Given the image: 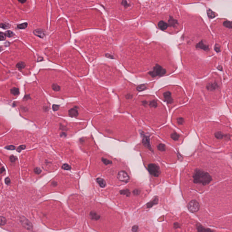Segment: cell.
I'll return each instance as SVG.
<instances>
[{
  "instance_id": "cell-7",
  "label": "cell",
  "mask_w": 232,
  "mask_h": 232,
  "mask_svg": "<svg viewBox=\"0 0 232 232\" xmlns=\"http://www.w3.org/2000/svg\"><path fill=\"white\" fill-rule=\"evenodd\" d=\"M158 26L160 29L162 31H165L168 27V24L163 21H161L158 24Z\"/></svg>"
},
{
  "instance_id": "cell-23",
  "label": "cell",
  "mask_w": 232,
  "mask_h": 232,
  "mask_svg": "<svg viewBox=\"0 0 232 232\" xmlns=\"http://www.w3.org/2000/svg\"><path fill=\"white\" fill-rule=\"evenodd\" d=\"M34 172L37 174H39L40 173H41V170L39 168H35L34 169Z\"/></svg>"
},
{
  "instance_id": "cell-16",
  "label": "cell",
  "mask_w": 232,
  "mask_h": 232,
  "mask_svg": "<svg viewBox=\"0 0 232 232\" xmlns=\"http://www.w3.org/2000/svg\"><path fill=\"white\" fill-rule=\"evenodd\" d=\"M69 114L72 117L76 116L77 114V110L75 108L69 111Z\"/></svg>"
},
{
  "instance_id": "cell-1",
  "label": "cell",
  "mask_w": 232,
  "mask_h": 232,
  "mask_svg": "<svg viewBox=\"0 0 232 232\" xmlns=\"http://www.w3.org/2000/svg\"><path fill=\"white\" fill-rule=\"evenodd\" d=\"M191 180L194 185L204 186L209 185L213 181V177L208 170L203 168H196L192 173Z\"/></svg>"
},
{
  "instance_id": "cell-6",
  "label": "cell",
  "mask_w": 232,
  "mask_h": 232,
  "mask_svg": "<svg viewBox=\"0 0 232 232\" xmlns=\"http://www.w3.org/2000/svg\"><path fill=\"white\" fill-rule=\"evenodd\" d=\"M34 34L40 38H44L45 35V32L42 29H36L34 31Z\"/></svg>"
},
{
  "instance_id": "cell-21",
  "label": "cell",
  "mask_w": 232,
  "mask_h": 232,
  "mask_svg": "<svg viewBox=\"0 0 232 232\" xmlns=\"http://www.w3.org/2000/svg\"><path fill=\"white\" fill-rule=\"evenodd\" d=\"M6 39L5 34L2 32H0V40H4Z\"/></svg>"
},
{
  "instance_id": "cell-19",
  "label": "cell",
  "mask_w": 232,
  "mask_h": 232,
  "mask_svg": "<svg viewBox=\"0 0 232 232\" xmlns=\"http://www.w3.org/2000/svg\"><path fill=\"white\" fill-rule=\"evenodd\" d=\"M5 34L6 36L8 37H9V38H10L11 37L13 36V35H14V34L13 33V32H11L10 31H8L7 32H5Z\"/></svg>"
},
{
  "instance_id": "cell-5",
  "label": "cell",
  "mask_w": 232,
  "mask_h": 232,
  "mask_svg": "<svg viewBox=\"0 0 232 232\" xmlns=\"http://www.w3.org/2000/svg\"><path fill=\"white\" fill-rule=\"evenodd\" d=\"M207 88L210 91H214L219 89V85L215 82L211 83L207 85Z\"/></svg>"
},
{
  "instance_id": "cell-13",
  "label": "cell",
  "mask_w": 232,
  "mask_h": 232,
  "mask_svg": "<svg viewBox=\"0 0 232 232\" xmlns=\"http://www.w3.org/2000/svg\"><path fill=\"white\" fill-rule=\"evenodd\" d=\"M26 66V65L25 63L23 62H20L16 65V67L20 70H22L25 68Z\"/></svg>"
},
{
  "instance_id": "cell-27",
  "label": "cell",
  "mask_w": 232,
  "mask_h": 232,
  "mask_svg": "<svg viewBox=\"0 0 232 232\" xmlns=\"http://www.w3.org/2000/svg\"><path fill=\"white\" fill-rule=\"evenodd\" d=\"M18 0L19 2H20L21 3H24L25 2H26V0Z\"/></svg>"
},
{
  "instance_id": "cell-2",
  "label": "cell",
  "mask_w": 232,
  "mask_h": 232,
  "mask_svg": "<svg viewBox=\"0 0 232 232\" xmlns=\"http://www.w3.org/2000/svg\"><path fill=\"white\" fill-rule=\"evenodd\" d=\"M149 171L153 176L157 177L160 174V169L158 166L155 163H151L148 165Z\"/></svg>"
},
{
  "instance_id": "cell-28",
  "label": "cell",
  "mask_w": 232,
  "mask_h": 232,
  "mask_svg": "<svg viewBox=\"0 0 232 232\" xmlns=\"http://www.w3.org/2000/svg\"><path fill=\"white\" fill-rule=\"evenodd\" d=\"M215 50H216L217 51H219V49H220V48H219V47H218V45H216L215 46Z\"/></svg>"
},
{
  "instance_id": "cell-25",
  "label": "cell",
  "mask_w": 232,
  "mask_h": 232,
  "mask_svg": "<svg viewBox=\"0 0 232 232\" xmlns=\"http://www.w3.org/2000/svg\"><path fill=\"white\" fill-rule=\"evenodd\" d=\"M16 157L13 156H12L10 157V160L11 162H15L16 160Z\"/></svg>"
},
{
  "instance_id": "cell-18",
  "label": "cell",
  "mask_w": 232,
  "mask_h": 232,
  "mask_svg": "<svg viewBox=\"0 0 232 232\" xmlns=\"http://www.w3.org/2000/svg\"><path fill=\"white\" fill-rule=\"evenodd\" d=\"M6 220L5 218L2 216L0 217V226H2L5 224Z\"/></svg>"
},
{
  "instance_id": "cell-24",
  "label": "cell",
  "mask_w": 232,
  "mask_h": 232,
  "mask_svg": "<svg viewBox=\"0 0 232 232\" xmlns=\"http://www.w3.org/2000/svg\"><path fill=\"white\" fill-rule=\"evenodd\" d=\"M5 148L6 149H8V150H13L15 149V147L13 146L12 145H11V146H6Z\"/></svg>"
},
{
  "instance_id": "cell-17",
  "label": "cell",
  "mask_w": 232,
  "mask_h": 232,
  "mask_svg": "<svg viewBox=\"0 0 232 232\" xmlns=\"http://www.w3.org/2000/svg\"><path fill=\"white\" fill-rule=\"evenodd\" d=\"M27 26H28V24L27 23H24L18 25L17 26V27L20 29H25L26 28Z\"/></svg>"
},
{
  "instance_id": "cell-8",
  "label": "cell",
  "mask_w": 232,
  "mask_h": 232,
  "mask_svg": "<svg viewBox=\"0 0 232 232\" xmlns=\"http://www.w3.org/2000/svg\"><path fill=\"white\" fill-rule=\"evenodd\" d=\"M21 223L26 229L29 230L32 229V224L27 220L25 219H21Z\"/></svg>"
},
{
  "instance_id": "cell-15",
  "label": "cell",
  "mask_w": 232,
  "mask_h": 232,
  "mask_svg": "<svg viewBox=\"0 0 232 232\" xmlns=\"http://www.w3.org/2000/svg\"><path fill=\"white\" fill-rule=\"evenodd\" d=\"M122 5L125 8H128L130 6V4L128 3L127 0H123L122 1Z\"/></svg>"
},
{
  "instance_id": "cell-14",
  "label": "cell",
  "mask_w": 232,
  "mask_h": 232,
  "mask_svg": "<svg viewBox=\"0 0 232 232\" xmlns=\"http://www.w3.org/2000/svg\"><path fill=\"white\" fill-rule=\"evenodd\" d=\"M223 25L226 28L230 29H232V24H231V21H224L223 23Z\"/></svg>"
},
{
  "instance_id": "cell-26",
  "label": "cell",
  "mask_w": 232,
  "mask_h": 232,
  "mask_svg": "<svg viewBox=\"0 0 232 232\" xmlns=\"http://www.w3.org/2000/svg\"><path fill=\"white\" fill-rule=\"evenodd\" d=\"M5 182L7 185H9L10 182H11V180H10V179L9 178H6L5 179Z\"/></svg>"
},
{
  "instance_id": "cell-20",
  "label": "cell",
  "mask_w": 232,
  "mask_h": 232,
  "mask_svg": "<svg viewBox=\"0 0 232 232\" xmlns=\"http://www.w3.org/2000/svg\"><path fill=\"white\" fill-rule=\"evenodd\" d=\"M0 27L4 29H7L10 27V26L8 24L2 23L0 24Z\"/></svg>"
},
{
  "instance_id": "cell-11",
  "label": "cell",
  "mask_w": 232,
  "mask_h": 232,
  "mask_svg": "<svg viewBox=\"0 0 232 232\" xmlns=\"http://www.w3.org/2000/svg\"><path fill=\"white\" fill-rule=\"evenodd\" d=\"M97 181L98 183L99 184V185L102 187H104L106 185V183L105 182L104 180L101 179V178L97 179Z\"/></svg>"
},
{
  "instance_id": "cell-12",
  "label": "cell",
  "mask_w": 232,
  "mask_h": 232,
  "mask_svg": "<svg viewBox=\"0 0 232 232\" xmlns=\"http://www.w3.org/2000/svg\"><path fill=\"white\" fill-rule=\"evenodd\" d=\"M11 94H13V95L16 96L18 95L19 94V89L18 88H13L11 90Z\"/></svg>"
},
{
  "instance_id": "cell-10",
  "label": "cell",
  "mask_w": 232,
  "mask_h": 232,
  "mask_svg": "<svg viewBox=\"0 0 232 232\" xmlns=\"http://www.w3.org/2000/svg\"><path fill=\"white\" fill-rule=\"evenodd\" d=\"M207 13L208 16L210 19H213L215 17L217 16V14L215 12H214L212 10L209 9L207 11Z\"/></svg>"
},
{
  "instance_id": "cell-9",
  "label": "cell",
  "mask_w": 232,
  "mask_h": 232,
  "mask_svg": "<svg viewBox=\"0 0 232 232\" xmlns=\"http://www.w3.org/2000/svg\"><path fill=\"white\" fill-rule=\"evenodd\" d=\"M168 26L170 27H175L178 24V21L174 18L171 16H169V18L168 20Z\"/></svg>"
},
{
  "instance_id": "cell-22",
  "label": "cell",
  "mask_w": 232,
  "mask_h": 232,
  "mask_svg": "<svg viewBox=\"0 0 232 232\" xmlns=\"http://www.w3.org/2000/svg\"><path fill=\"white\" fill-rule=\"evenodd\" d=\"M25 148H26L25 146H24V145L21 146H19L17 149V151H19V152H21L22 150H24Z\"/></svg>"
},
{
  "instance_id": "cell-3",
  "label": "cell",
  "mask_w": 232,
  "mask_h": 232,
  "mask_svg": "<svg viewBox=\"0 0 232 232\" xmlns=\"http://www.w3.org/2000/svg\"><path fill=\"white\" fill-rule=\"evenodd\" d=\"M199 208V205L198 203L195 200L191 201L189 203L188 208L192 212H196L198 211Z\"/></svg>"
},
{
  "instance_id": "cell-4",
  "label": "cell",
  "mask_w": 232,
  "mask_h": 232,
  "mask_svg": "<svg viewBox=\"0 0 232 232\" xmlns=\"http://www.w3.org/2000/svg\"><path fill=\"white\" fill-rule=\"evenodd\" d=\"M196 47L197 48H199L206 51H209V46L207 44H205L203 40H201L200 42H199L198 43L196 44Z\"/></svg>"
}]
</instances>
